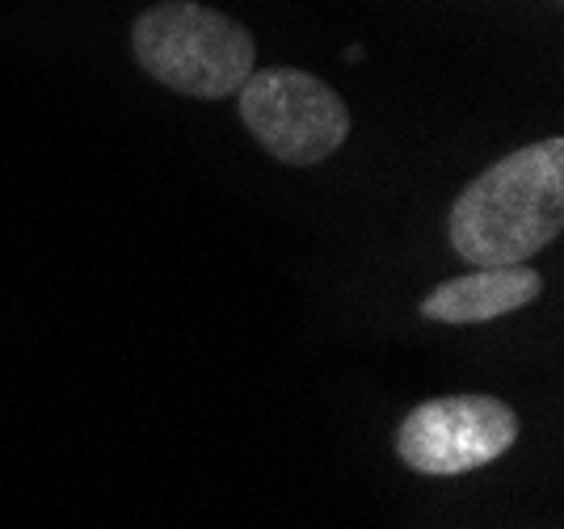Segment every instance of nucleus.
<instances>
[{"label": "nucleus", "mask_w": 564, "mask_h": 529, "mask_svg": "<svg viewBox=\"0 0 564 529\" xmlns=\"http://www.w3.org/2000/svg\"><path fill=\"white\" fill-rule=\"evenodd\" d=\"M564 228V139H540L489 164L455 198L451 249L471 269L527 265Z\"/></svg>", "instance_id": "1"}, {"label": "nucleus", "mask_w": 564, "mask_h": 529, "mask_svg": "<svg viewBox=\"0 0 564 529\" xmlns=\"http://www.w3.org/2000/svg\"><path fill=\"white\" fill-rule=\"evenodd\" d=\"M131 51L152 80L198 101L236 97L258 64L253 34L219 9L194 0H165L143 9L131 25Z\"/></svg>", "instance_id": "2"}, {"label": "nucleus", "mask_w": 564, "mask_h": 529, "mask_svg": "<svg viewBox=\"0 0 564 529\" xmlns=\"http://www.w3.org/2000/svg\"><path fill=\"white\" fill-rule=\"evenodd\" d=\"M236 106L261 147L295 168L329 161L350 135V106L321 76L300 68H253L236 89Z\"/></svg>", "instance_id": "3"}, {"label": "nucleus", "mask_w": 564, "mask_h": 529, "mask_svg": "<svg viewBox=\"0 0 564 529\" xmlns=\"http://www.w3.org/2000/svg\"><path fill=\"white\" fill-rule=\"evenodd\" d=\"M518 441V416L494 395L425 399L400 420L397 454L417 475H468Z\"/></svg>", "instance_id": "4"}, {"label": "nucleus", "mask_w": 564, "mask_h": 529, "mask_svg": "<svg viewBox=\"0 0 564 529\" xmlns=\"http://www.w3.org/2000/svg\"><path fill=\"white\" fill-rule=\"evenodd\" d=\"M540 295L543 277L535 269L497 265V269H471L464 277L438 282L417 311L434 323H489L518 311V307H531Z\"/></svg>", "instance_id": "5"}]
</instances>
